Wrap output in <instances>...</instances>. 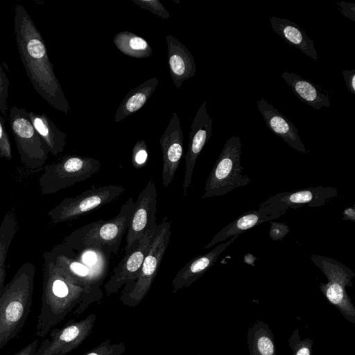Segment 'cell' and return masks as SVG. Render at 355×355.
I'll return each mask as SVG.
<instances>
[{"instance_id": "1", "label": "cell", "mask_w": 355, "mask_h": 355, "mask_svg": "<svg viewBox=\"0 0 355 355\" xmlns=\"http://www.w3.org/2000/svg\"><path fill=\"white\" fill-rule=\"evenodd\" d=\"M14 30L21 62L35 91L55 110L68 114L69 104L55 76L44 40L24 7L15 8Z\"/></svg>"}, {"instance_id": "2", "label": "cell", "mask_w": 355, "mask_h": 355, "mask_svg": "<svg viewBox=\"0 0 355 355\" xmlns=\"http://www.w3.org/2000/svg\"><path fill=\"white\" fill-rule=\"evenodd\" d=\"M41 310L36 324V335L43 338L80 304L76 313H80L89 302L102 297L101 293L78 286L60 271L49 252L43 254Z\"/></svg>"}, {"instance_id": "3", "label": "cell", "mask_w": 355, "mask_h": 355, "mask_svg": "<svg viewBox=\"0 0 355 355\" xmlns=\"http://www.w3.org/2000/svg\"><path fill=\"white\" fill-rule=\"evenodd\" d=\"M35 266L26 262L0 292V352L22 329L31 311Z\"/></svg>"}, {"instance_id": "4", "label": "cell", "mask_w": 355, "mask_h": 355, "mask_svg": "<svg viewBox=\"0 0 355 355\" xmlns=\"http://www.w3.org/2000/svg\"><path fill=\"white\" fill-rule=\"evenodd\" d=\"M135 202L130 198L116 216L98 220L82 226L65 236L62 245L74 252L97 248L107 255L116 254L135 209Z\"/></svg>"}, {"instance_id": "5", "label": "cell", "mask_w": 355, "mask_h": 355, "mask_svg": "<svg viewBox=\"0 0 355 355\" xmlns=\"http://www.w3.org/2000/svg\"><path fill=\"white\" fill-rule=\"evenodd\" d=\"M241 155V139L234 135L225 143L209 173L202 198L222 196L251 182L248 175L242 174Z\"/></svg>"}, {"instance_id": "6", "label": "cell", "mask_w": 355, "mask_h": 355, "mask_svg": "<svg viewBox=\"0 0 355 355\" xmlns=\"http://www.w3.org/2000/svg\"><path fill=\"white\" fill-rule=\"evenodd\" d=\"M171 234V222L164 216L157 226L138 276L124 286L120 299L125 304L137 306L148 292L158 273Z\"/></svg>"}, {"instance_id": "7", "label": "cell", "mask_w": 355, "mask_h": 355, "mask_svg": "<svg viewBox=\"0 0 355 355\" xmlns=\"http://www.w3.org/2000/svg\"><path fill=\"white\" fill-rule=\"evenodd\" d=\"M101 163L91 157L67 155L46 165L38 178L40 193L49 195L85 181L99 171Z\"/></svg>"}, {"instance_id": "8", "label": "cell", "mask_w": 355, "mask_h": 355, "mask_svg": "<svg viewBox=\"0 0 355 355\" xmlns=\"http://www.w3.org/2000/svg\"><path fill=\"white\" fill-rule=\"evenodd\" d=\"M311 260L322 272L328 282L320 284V290L349 322L355 324V306L345 288L352 286L355 273L341 262L332 258L312 254Z\"/></svg>"}, {"instance_id": "9", "label": "cell", "mask_w": 355, "mask_h": 355, "mask_svg": "<svg viewBox=\"0 0 355 355\" xmlns=\"http://www.w3.org/2000/svg\"><path fill=\"white\" fill-rule=\"evenodd\" d=\"M9 118L21 164L31 170L43 167L49 150L35 130L28 112L25 109L12 106Z\"/></svg>"}, {"instance_id": "10", "label": "cell", "mask_w": 355, "mask_h": 355, "mask_svg": "<svg viewBox=\"0 0 355 355\" xmlns=\"http://www.w3.org/2000/svg\"><path fill=\"white\" fill-rule=\"evenodd\" d=\"M124 191L125 187L121 185L93 187L76 196L63 199L49 211L48 216L54 225L75 220L116 200Z\"/></svg>"}, {"instance_id": "11", "label": "cell", "mask_w": 355, "mask_h": 355, "mask_svg": "<svg viewBox=\"0 0 355 355\" xmlns=\"http://www.w3.org/2000/svg\"><path fill=\"white\" fill-rule=\"evenodd\" d=\"M157 193L155 183L150 179L140 191L127 230L125 253L141 237L156 231Z\"/></svg>"}, {"instance_id": "12", "label": "cell", "mask_w": 355, "mask_h": 355, "mask_svg": "<svg viewBox=\"0 0 355 355\" xmlns=\"http://www.w3.org/2000/svg\"><path fill=\"white\" fill-rule=\"evenodd\" d=\"M56 266L73 283L90 291L101 293L98 283L103 281L107 268L88 266L75 258L62 244L49 251Z\"/></svg>"}, {"instance_id": "13", "label": "cell", "mask_w": 355, "mask_h": 355, "mask_svg": "<svg viewBox=\"0 0 355 355\" xmlns=\"http://www.w3.org/2000/svg\"><path fill=\"white\" fill-rule=\"evenodd\" d=\"M94 315L79 322L69 321L63 327L54 328L39 344L35 355H66L88 336Z\"/></svg>"}, {"instance_id": "14", "label": "cell", "mask_w": 355, "mask_h": 355, "mask_svg": "<svg viewBox=\"0 0 355 355\" xmlns=\"http://www.w3.org/2000/svg\"><path fill=\"white\" fill-rule=\"evenodd\" d=\"M338 196V190L332 187H311L293 191L279 193L269 197L259 207L267 206L275 211L297 209L303 206L319 207Z\"/></svg>"}, {"instance_id": "15", "label": "cell", "mask_w": 355, "mask_h": 355, "mask_svg": "<svg viewBox=\"0 0 355 355\" xmlns=\"http://www.w3.org/2000/svg\"><path fill=\"white\" fill-rule=\"evenodd\" d=\"M155 232L146 234L137 241L113 269L112 274L105 284L107 295L116 293L123 286L132 282L138 276L143 261Z\"/></svg>"}, {"instance_id": "16", "label": "cell", "mask_w": 355, "mask_h": 355, "mask_svg": "<svg viewBox=\"0 0 355 355\" xmlns=\"http://www.w3.org/2000/svg\"><path fill=\"white\" fill-rule=\"evenodd\" d=\"M206 105V102L201 104L191 125L189 142L184 157L185 173L182 182L184 196L191 184L197 159L212 133V119L207 112Z\"/></svg>"}, {"instance_id": "17", "label": "cell", "mask_w": 355, "mask_h": 355, "mask_svg": "<svg viewBox=\"0 0 355 355\" xmlns=\"http://www.w3.org/2000/svg\"><path fill=\"white\" fill-rule=\"evenodd\" d=\"M183 140L180 121L174 112L159 140L162 152V180L165 189L172 182L179 167L183 154Z\"/></svg>"}, {"instance_id": "18", "label": "cell", "mask_w": 355, "mask_h": 355, "mask_svg": "<svg viewBox=\"0 0 355 355\" xmlns=\"http://www.w3.org/2000/svg\"><path fill=\"white\" fill-rule=\"evenodd\" d=\"M239 235L231 237L230 240L222 243L211 251L193 258L187 262L175 275L172 280V292L191 286L207 272L216 261L219 255L231 244Z\"/></svg>"}, {"instance_id": "19", "label": "cell", "mask_w": 355, "mask_h": 355, "mask_svg": "<svg viewBox=\"0 0 355 355\" xmlns=\"http://www.w3.org/2000/svg\"><path fill=\"white\" fill-rule=\"evenodd\" d=\"M165 39L169 73L175 86L179 89L184 81L196 74L194 58L188 49L173 35H167Z\"/></svg>"}, {"instance_id": "20", "label": "cell", "mask_w": 355, "mask_h": 355, "mask_svg": "<svg viewBox=\"0 0 355 355\" xmlns=\"http://www.w3.org/2000/svg\"><path fill=\"white\" fill-rule=\"evenodd\" d=\"M256 104L271 132L282 139L292 148L302 153H308L301 141L297 128L288 119L263 98L257 101Z\"/></svg>"}, {"instance_id": "21", "label": "cell", "mask_w": 355, "mask_h": 355, "mask_svg": "<svg viewBox=\"0 0 355 355\" xmlns=\"http://www.w3.org/2000/svg\"><path fill=\"white\" fill-rule=\"evenodd\" d=\"M286 212V211H275L267 206H261L257 210L248 211L222 228L204 247V249H209L219 242L225 241L229 238L240 235L261 223L279 218Z\"/></svg>"}, {"instance_id": "22", "label": "cell", "mask_w": 355, "mask_h": 355, "mask_svg": "<svg viewBox=\"0 0 355 355\" xmlns=\"http://www.w3.org/2000/svg\"><path fill=\"white\" fill-rule=\"evenodd\" d=\"M269 20L274 32L289 45L295 46L314 60H318L313 41L295 23L275 16L270 17Z\"/></svg>"}, {"instance_id": "23", "label": "cell", "mask_w": 355, "mask_h": 355, "mask_svg": "<svg viewBox=\"0 0 355 355\" xmlns=\"http://www.w3.org/2000/svg\"><path fill=\"white\" fill-rule=\"evenodd\" d=\"M282 78L290 86L294 94L304 103L317 110L323 106H330L329 96L322 92L320 88L310 80L290 71L283 72Z\"/></svg>"}, {"instance_id": "24", "label": "cell", "mask_w": 355, "mask_h": 355, "mask_svg": "<svg viewBox=\"0 0 355 355\" xmlns=\"http://www.w3.org/2000/svg\"><path fill=\"white\" fill-rule=\"evenodd\" d=\"M159 81L157 77H153L130 89L115 112L114 123L121 121L140 110L155 91Z\"/></svg>"}, {"instance_id": "25", "label": "cell", "mask_w": 355, "mask_h": 355, "mask_svg": "<svg viewBox=\"0 0 355 355\" xmlns=\"http://www.w3.org/2000/svg\"><path fill=\"white\" fill-rule=\"evenodd\" d=\"M29 119L40 137L47 146L49 153L56 156L64 150L67 135L44 114L28 112Z\"/></svg>"}, {"instance_id": "26", "label": "cell", "mask_w": 355, "mask_h": 355, "mask_svg": "<svg viewBox=\"0 0 355 355\" xmlns=\"http://www.w3.org/2000/svg\"><path fill=\"white\" fill-rule=\"evenodd\" d=\"M247 342L250 355H276L274 334L263 321L258 320L248 328Z\"/></svg>"}, {"instance_id": "27", "label": "cell", "mask_w": 355, "mask_h": 355, "mask_svg": "<svg viewBox=\"0 0 355 355\" xmlns=\"http://www.w3.org/2000/svg\"><path fill=\"white\" fill-rule=\"evenodd\" d=\"M116 47L123 54L136 58L150 57L153 49L143 37L130 31H121L113 37Z\"/></svg>"}, {"instance_id": "28", "label": "cell", "mask_w": 355, "mask_h": 355, "mask_svg": "<svg viewBox=\"0 0 355 355\" xmlns=\"http://www.w3.org/2000/svg\"><path fill=\"white\" fill-rule=\"evenodd\" d=\"M288 345L293 352L292 355H312L313 339L311 338L302 339L297 327L293 330L289 337Z\"/></svg>"}, {"instance_id": "29", "label": "cell", "mask_w": 355, "mask_h": 355, "mask_svg": "<svg viewBox=\"0 0 355 355\" xmlns=\"http://www.w3.org/2000/svg\"><path fill=\"white\" fill-rule=\"evenodd\" d=\"M148 146L144 140L137 141L133 146L131 163L136 169L144 168L148 162Z\"/></svg>"}, {"instance_id": "30", "label": "cell", "mask_w": 355, "mask_h": 355, "mask_svg": "<svg viewBox=\"0 0 355 355\" xmlns=\"http://www.w3.org/2000/svg\"><path fill=\"white\" fill-rule=\"evenodd\" d=\"M142 9L147 10L162 19H168L170 13L159 0H132Z\"/></svg>"}, {"instance_id": "31", "label": "cell", "mask_w": 355, "mask_h": 355, "mask_svg": "<svg viewBox=\"0 0 355 355\" xmlns=\"http://www.w3.org/2000/svg\"><path fill=\"white\" fill-rule=\"evenodd\" d=\"M0 157L7 160H11L12 157L10 141L2 116H0Z\"/></svg>"}, {"instance_id": "32", "label": "cell", "mask_w": 355, "mask_h": 355, "mask_svg": "<svg viewBox=\"0 0 355 355\" xmlns=\"http://www.w3.org/2000/svg\"><path fill=\"white\" fill-rule=\"evenodd\" d=\"M9 85V79L0 64V112L6 117L8 112Z\"/></svg>"}, {"instance_id": "33", "label": "cell", "mask_w": 355, "mask_h": 355, "mask_svg": "<svg viewBox=\"0 0 355 355\" xmlns=\"http://www.w3.org/2000/svg\"><path fill=\"white\" fill-rule=\"evenodd\" d=\"M269 236L273 241H282L290 232L289 227L284 223L270 221Z\"/></svg>"}, {"instance_id": "34", "label": "cell", "mask_w": 355, "mask_h": 355, "mask_svg": "<svg viewBox=\"0 0 355 355\" xmlns=\"http://www.w3.org/2000/svg\"><path fill=\"white\" fill-rule=\"evenodd\" d=\"M341 13L353 21H355V4L353 3H347L340 1L338 3Z\"/></svg>"}, {"instance_id": "35", "label": "cell", "mask_w": 355, "mask_h": 355, "mask_svg": "<svg viewBox=\"0 0 355 355\" xmlns=\"http://www.w3.org/2000/svg\"><path fill=\"white\" fill-rule=\"evenodd\" d=\"M343 75L349 92L355 94V70H343Z\"/></svg>"}, {"instance_id": "36", "label": "cell", "mask_w": 355, "mask_h": 355, "mask_svg": "<svg viewBox=\"0 0 355 355\" xmlns=\"http://www.w3.org/2000/svg\"><path fill=\"white\" fill-rule=\"evenodd\" d=\"M38 345V340H34L13 355H35Z\"/></svg>"}, {"instance_id": "37", "label": "cell", "mask_w": 355, "mask_h": 355, "mask_svg": "<svg viewBox=\"0 0 355 355\" xmlns=\"http://www.w3.org/2000/svg\"><path fill=\"white\" fill-rule=\"evenodd\" d=\"M343 220H349L355 222V205L351 207L346 208L343 211Z\"/></svg>"}, {"instance_id": "38", "label": "cell", "mask_w": 355, "mask_h": 355, "mask_svg": "<svg viewBox=\"0 0 355 355\" xmlns=\"http://www.w3.org/2000/svg\"><path fill=\"white\" fill-rule=\"evenodd\" d=\"M256 260V258L251 254L250 253H248L245 254L243 259V261L246 263L247 264L251 265L252 266H254V261Z\"/></svg>"}, {"instance_id": "39", "label": "cell", "mask_w": 355, "mask_h": 355, "mask_svg": "<svg viewBox=\"0 0 355 355\" xmlns=\"http://www.w3.org/2000/svg\"><path fill=\"white\" fill-rule=\"evenodd\" d=\"M103 349H96L90 353L85 354V355H109V354H113V352H111L109 354L108 351L106 349L103 351Z\"/></svg>"}]
</instances>
